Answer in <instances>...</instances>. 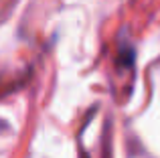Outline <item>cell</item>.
Masks as SVG:
<instances>
[]
</instances>
